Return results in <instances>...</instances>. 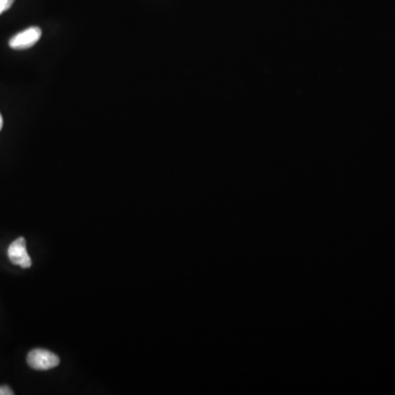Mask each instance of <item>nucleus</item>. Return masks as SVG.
Masks as SVG:
<instances>
[{
    "mask_svg": "<svg viewBox=\"0 0 395 395\" xmlns=\"http://www.w3.org/2000/svg\"><path fill=\"white\" fill-rule=\"evenodd\" d=\"M42 31L37 26H31L11 37L9 45L13 50H26L34 47L41 39Z\"/></svg>",
    "mask_w": 395,
    "mask_h": 395,
    "instance_id": "obj_2",
    "label": "nucleus"
},
{
    "mask_svg": "<svg viewBox=\"0 0 395 395\" xmlns=\"http://www.w3.org/2000/svg\"><path fill=\"white\" fill-rule=\"evenodd\" d=\"M26 362L32 369L50 370L58 366L60 358L56 356V353L45 351V349H33L28 355Z\"/></svg>",
    "mask_w": 395,
    "mask_h": 395,
    "instance_id": "obj_1",
    "label": "nucleus"
},
{
    "mask_svg": "<svg viewBox=\"0 0 395 395\" xmlns=\"http://www.w3.org/2000/svg\"><path fill=\"white\" fill-rule=\"evenodd\" d=\"M3 117H1V115H0V131H1V128H3Z\"/></svg>",
    "mask_w": 395,
    "mask_h": 395,
    "instance_id": "obj_6",
    "label": "nucleus"
},
{
    "mask_svg": "<svg viewBox=\"0 0 395 395\" xmlns=\"http://www.w3.org/2000/svg\"><path fill=\"white\" fill-rule=\"evenodd\" d=\"M8 257L12 264H18L22 268L31 267V257L26 251V239L24 237L17 238L8 249Z\"/></svg>",
    "mask_w": 395,
    "mask_h": 395,
    "instance_id": "obj_3",
    "label": "nucleus"
},
{
    "mask_svg": "<svg viewBox=\"0 0 395 395\" xmlns=\"http://www.w3.org/2000/svg\"><path fill=\"white\" fill-rule=\"evenodd\" d=\"M15 0H0V15L11 8Z\"/></svg>",
    "mask_w": 395,
    "mask_h": 395,
    "instance_id": "obj_4",
    "label": "nucleus"
},
{
    "mask_svg": "<svg viewBox=\"0 0 395 395\" xmlns=\"http://www.w3.org/2000/svg\"><path fill=\"white\" fill-rule=\"evenodd\" d=\"M13 391L11 390L10 387H7V385H1L0 387V395H12Z\"/></svg>",
    "mask_w": 395,
    "mask_h": 395,
    "instance_id": "obj_5",
    "label": "nucleus"
}]
</instances>
